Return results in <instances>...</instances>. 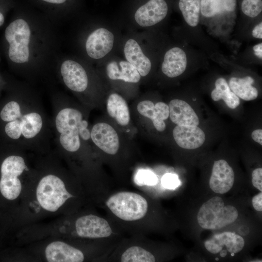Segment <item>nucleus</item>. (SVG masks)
I'll use <instances>...</instances> for the list:
<instances>
[{
	"label": "nucleus",
	"instance_id": "1",
	"mask_svg": "<svg viewBox=\"0 0 262 262\" xmlns=\"http://www.w3.org/2000/svg\"><path fill=\"white\" fill-rule=\"evenodd\" d=\"M82 184L51 150L34 155L31 181L15 215L19 227L93 206Z\"/></svg>",
	"mask_w": 262,
	"mask_h": 262
},
{
	"label": "nucleus",
	"instance_id": "2",
	"mask_svg": "<svg viewBox=\"0 0 262 262\" xmlns=\"http://www.w3.org/2000/svg\"><path fill=\"white\" fill-rule=\"evenodd\" d=\"M52 143L51 117L41 101L14 96L0 100V144L40 155L52 150Z\"/></svg>",
	"mask_w": 262,
	"mask_h": 262
},
{
	"label": "nucleus",
	"instance_id": "3",
	"mask_svg": "<svg viewBox=\"0 0 262 262\" xmlns=\"http://www.w3.org/2000/svg\"><path fill=\"white\" fill-rule=\"evenodd\" d=\"M51 105L54 152L66 162L82 184L92 182L100 174L93 155L83 147V142L91 140L87 120L82 112L70 103L55 98Z\"/></svg>",
	"mask_w": 262,
	"mask_h": 262
},
{
	"label": "nucleus",
	"instance_id": "4",
	"mask_svg": "<svg viewBox=\"0 0 262 262\" xmlns=\"http://www.w3.org/2000/svg\"><path fill=\"white\" fill-rule=\"evenodd\" d=\"M103 244L62 238H46L21 246L24 262H83L103 256Z\"/></svg>",
	"mask_w": 262,
	"mask_h": 262
},
{
	"label": "nucleus",
	"instance_id": "5",
	"mask_svg": "<svg viewBox=\"0 0 262 262\" xmlns=\"http://www.w3.org/2000/svg\"><path fill=\"white\" fill-rule=\"evenodd\" d=\"M0 195L14 204L15 216L30 182L34 157L11 145L0 144Z\"/></svg>",
	"mask_w": 262,
	"mask_h": 262
},
{
	"label": "nucleus",
	"instance_id": "6",
	"mask_svg": "<svg viewBox=\"0 0 262 262\" xmlns=\"http://www.w3.org/2000/svg\"><path fill=\"white\" fill-rule=\"evenodd\" d=\"M99 206H103L109 219L120 230L137 236L144 235L150 210L144 194L125 190L110 192Z\"/></svg>",
	"mask_w": 262,
	"mask_h": 262
},
{
	"label": "nucleus",
	"instance_id": "7",
	"mask_svg": "<svg viewBox=\"0 0 262 262\" xmlns=\"http://www.w3.org/2000/svg\"><path fill=\"white\" fill-rule=\"evenodd\" d=\"M238 216L232 205H225L219 196H214L204 203L197 213L199 226L204 229H218L234 222Z\"/></svg>",
	"mask_w": 262,
	"mask_h": 262
},
{
	"label": "nucleus",
	"instance_id": "8",
	"mask_svg": "<svg viewBox=\"0 0 262 262\" xmlns=\"http://www.w3.org/2000/svg\"><path fill=\"white\" fill-rule=\"evenodd\" d=\"M30 35L29 26L22 19L12 21L5 29V38L9 44L8 55L13 62L22 64L28 61Z\"/></svg>",
	"mask_w": 262,
	"mask_h": 262
},
{
	"label": "nucleus",
	"instance_id": "9",
	"mask_svg": "<svg viewBox=\"0 0 262 262\" xmlns=\"http://www.w3.org/2000/svg\"><path fill=\"white\" fill-rule=\"evenodd\" d=\"M91 140L105 154L114 156L117 154L120 142L118 134L110 124L99 122L95 124L90 130Z\"/></svg>",
	"mask_w": 262,
	"mask_h": 262
},
{
	"label": "nucleus",
	"instance_id": "10",
	"mask_svg": "<svg viewBox=\"0 0 262 262\" xmlns=\"http://www.w3.org/2000/svg\"><path fill=\"white\" fill-rule=\"evenodd\" d=\"M168 5L165 0H147L136 9L134 17L142 27L154 25L167 16Z\"/></svg>",
	"mask_w": 262,
	"mask_h": 262
},
{
	"label": "nucleus",
	"instance_id": "11",
	"mask_svg": "<svg viewBox=\"0 0 262 262\" xmlns=\"http://www.w3.org/2000/svg\"><path fill=\"white\" fill-rule=\"evenodd\" d=\"M60 72L66 86L72 91L81 93L88 85V78L84 68L73 60H66L62 64Z\"/></svg>",
	"mask_w": 262,
	"mask_h": 262
},
{
	"label": "nucleus",
	"instance_id": "12",
	"mask_svg": "<svg viewBox=\"0 0 262 262\" xmlns=\"http://www.w3.org/2000/svg\"><path fill=\"white\" fill-rule=\"evenodd\" d=\"M114 36L112 32L103 28L98 29L88 36L85 43L88 55L99 59L106 56L112 49Z\"/></svg>",
	"mask_w": 262,
	"mask_h": 262
},
{
	"label": "nucleus",
	"instance_id": "13",
	"mask_svg": "<svg viewBox=\"0 0 262 262\" xmlns=\"http://www.w3.org/2000/svg\"><path fill=\"white\" fill-rule=\"evenodd\" d=\"M234 173L231 167L224 160L214 162L209 180L210 188L215 193L225 194L232 188Z\"/></svg>",
	"mask_w": 262,
	"mask_h": 262
},
{
	"label": "nucleus",
	"instance_id": "14",
	"mask_svg": "<svg viewBox=\"0 0 262 262\" xmlns=\"http://www.w3.org/2000/svg\"><path fill=\"white\" fill-rule=\"evenodd\" d=\"M244 245L243 237L232 232L215 234L204 242L206 249L213 254L219 253L224 246L230 253H236L242 250Z\"/></svg>",
	"mask_w": 262,
	"mask_h": 262
},
{
	"label": "nucleus",
	"instance_id": "15",
	"mask_svg": "<svg viewBox=\"0 0 262 262\" xmlns=\"http://www.w3.org/2000/svg\"><path fill=\"white\" fill-rule=\"evenodd\" d=\"M173 135L179 147L187 149L200 147L205 140V133L197 126L177 125L173 129Z\"/></svg>",
	"mask_w": 262,
	"mask_h": 262
},
{
	"label": "nucleus",
	"instance_id": "16",
	"mask_svg": "<svg viewBox=\"0 0 262 262\" xmlns=\"http://www.w3.org/2000/svg\"><path fill=\"white\" fill-rule=\"evenodd\" d=\"M169 116L177 125L198 126V117L190 105L184 100L174 99L169 103Z\"/></svg>",
	"mask_w": 262,
	"mask_h": 262
},
{
	"label": "nucleus",
	"instance_id": "17",
	"mask_svg": "<svg viewBox=\"0 0 262 262\" xmlns=\"http://www.w3.org/2000/svg\"><path fill=\"white\" fill-rule=\"evenodd\" d=\"M187 66L185 52L179 47H174L165 53L162 65L163 73L169 78L178 77L182 74Z\"/></svg>",
	"mask_w": 262,
	"mask_h": 262
},
{
	"label": "nucleus",
	"instance_id": "18",
	"mask_svg": "<svg viewBox=\"0 0 262 262\" xmlns=\"http://www.w3.org/2000/svg\"><path fill=\"white\" fill-rule=\"evenodd\" d=\"M124 52L127 61L133 65L141 76L145 77L150 72L151 63L143 53L136 41L130 39L127 41L124 48Z\"/></svg>",
	"mask_w": 262,
	"mask_h": 262
},
{
	"label": "nucleus",
	"instance_id": "19",
	"mask_svg": "<svg viewBox=\"0 0 262 262\" xmlns=\"http://www.w3.org/2000/svg\"><path fill=\"white\" fill-rule=\"evenodd\" d=\"M106 70L108 77L112 80L137 83L141 77L136 68L126 61H111L107 64Z\"/></svg>",
	"mask_w": 262,
	"mask_h": 262
},
{
	"label": "nucleus",
	"instance_id": "20",
	"mask_svg": "<svg viewBox=\"0 0 262 262\" xmlns=\"http://www.w3.org/2000/svg\"><path fill=\"white\" fill-rule=\"evenodd\" d=\"M109 115L121 126H127L131 120L130 113L126 100L117 93L109 96L106 103Z\"/></svg>",
	"mask_w": 262,
	"mask_h": 262
},
{
	"label": "nucleus",
	"instance_id": "21",
	"mask_svg": "<svg viewBox=\"0 0 262 262\" xmlns=\"http://www.w3.org/2000/svg\"><path fill=\"white\" fill-rule=\"evenodd\" d=\"M254 82V79L250 76L243 78L232 77L229 81V86L238 97L249 101L256 98L258 95L257 88L252 86Z\"/></svg>",
	"mask_w": 262,
	"mask_h": 262
},
{
	"label": "nucleus",
	"instance_id": "22",
	"mask_svg": "<svg viewBox=\"0 0 262 262\" xmlns=\"http://www.w3.org/2000/svg\"><path fill=\"white\" fill-rule=\"evenodd\" d=\"M215 88L211 93V98L215 101L223 99L230 109L236 108L240 103L239 98L230 89L226 80L219 78L215 82Z\"/></svg>",
	"mask_w": 262,
	"mask_h": 262
},
{
	"label": "nucleus",
	"instance_id": "23",
	"mask_svg": "<svg viewBox=\"0 0 262 262\" xmlns=\"http://www.w3.org/2000/svg\"><path fill=\"white\" fill-rule=\"evenodd\" d=\"M178 5L186 23L191 27L197 26L200 14V0H179Z\"/></svg>",
	"mask_w": 262,
	"mask_h": 262
},
{
	"label": "nucleus",
	"instance_id": "24",
	"mask_svg": "<svg viewBox=\"0 0 262 262\" xmlns=\"http://www.w3.org/2000/svg\"><path fill=\"white\" fill-rule=\"evenodd\" d=\"M155 116L152 121L155 128L159 131H164L166 128L164 120L169 116V106L163 102H158L155 105Z\"/></svg>",
	"mask_w": 262,
	"mask_h": 262
},
{
	"label": "nucleus",
	"instance_id": "25",
	"mask_svg": "<svg viewBox=\"0 0 262 262\" xmlns=\"http://www.w3.org/2000/svg\"><path fill=\"white\" fill-rule=\"evenodd\" d=\"M223 0H200V13L205 17H212L223 9Z\"/></svg>",
	"mask_w": 262,
	"mask_h": 262
},
{
	"label": "nucleus",
	"instance_id": "26",
	"mask_svg": "<svg viewBox=\"0 0 262 262\" xmlns=\"http://www.w3.org/2000/svg\"><path fill=\"white\" fill-rule=\"evenodd\" d=\"M241 9L246 16L256 17L262 12V0H243Z\"/></svg>",
	"mask_w": 262,
	"mask_h": 262
},
{
	"label": "nucleus",
	"instance_id": "27",
	"mask_svg": "<svg viewBox=\"0 0 262 262\" xmlns=\"http://www.w3.org/2000/svg\"><path fill=\"white\" fill-rule=\"evenodd\" d=\"M156 176L151 171L142 169L136 174L135 182L139 187L153 186L157 182Z\"/></svg>",
	"mask_w": 262,
	"mask_h": 262
},
{
	"label": "nucleus",
	"instance_id": "28",
	"mask_svg": "<svg viewBox=\"0 0 262 262\" xmlns=\"http://www.w3.org/2000/svg\"><path fill=\"white\" fill-rule=\"evenodd\" d=\"M138 113L142 116L149 118L152 121L155 116V105L149 100L140 101L137 106Z\"/></svg>",
	"mask_w": 262,
	"mask_h": 262
},
{
	"label": "nucleus",
	"instance_id": "29",
	"mask_svg": "<svg viewBox=\"0 0 262 262\" xmlns=\"http://www.w3.org/2000/svg\"><path fill=\"white\" fill-rule=\"evenodd\" d=\"M162 185L168 189H174L180 184V182L176 175L167 173L165 174L162 178Z\"/></svg>",
	"mask_w": 262,
	"mask_h": 262
},
{
	"label": "nucleus",
	"instance_id": "30",
	"mask_svg": "<svg viewBox=\"0 0 262 262\" xmlns=\"http://www.w3.org/2000/svg\"><path fill=\"white\" fill-rule=\"evenodd\" d=\"M252 182L253 186L262 192V168H258L252 173Z\"/></svg>",
	"mask_w": 262,
	"mask_h": 262
},
{
	"label": "nucleus",
	"instance_id": "31",
	"mask_svg": "<svg viewBox=\"0 0 262 262\" xmlns=\"http://www.w3.org/2000/svg\"><path fill=\"white\" fill-rule=\"evenodd\" d=\"M252 203L254 208L258 211H262V193L261 192L255 195L252 199Z\"/></svg>",
	"mask_w": 262,
	"mask_h": 262
},
{
	"label": "nucleus",
	"instance_id": "32",
	"mask_svg": "<svg viewBox=\"0 0 262 262\" xmlns=\"http://www.w3.org/2000/svg\"><path fill=\"white\" fill-rule=\"evenodd\" d=\"M251 137L254 141L262 145V130L257 129L253 131Z\"/></svg>",
	"mask_w": 262,
	"mask_h": 262
},
{
	"label": "nucleus",
	"instance_id": "33",
	"mask_svg": "<svg viewBox=\"0 0 262 262\" xmlns=\"http://www.w3.org/2000/svg\"><path fill=\"white\" fill-rule=\"evenodd\" d=\"M252 36L256 38H262V22L257 25L253 29L252 32Z\"/></svg>",
	"mask_w": 262,
	"mask_h": 262
},
{
	"label": "nucleus",
	"instance_id": "34",
	"mask_svg": "<svg viewBox=\"0 0 262 262\" xmlns=\"http://www.w3.org/2000/svg\"><path fill=\"white\" fill-rule=\"evenodd\" d=\"M253 51L255 55L258 58H262V43H259L255 45L253 48Z\"/></svg>",
	"mask_w": 262,
	"mask_h": 262
},
{
	"label": "nucleus",
	"instance_id": "35",
	"mask_svg": "<svg viewBox=\"0 0 262 262\" xmlns=\"http://www.w3.org/2000/svg\"><path fill=\"white\" fill-rule=\"evenodd\" d=\"M44 1L53 3V4H62L64 3L66 0H42Z\"/></svg>",
	"mask_w": 262,
	"mask_h": 262
},
{
	"label": "nucleus",
	"instance_id": "36",
	"mask_svg": "<svg viewBox=\"0 0 262 262\" xmlns=\"http://www.w3.org/2000/svg\"><path fill=\"white\" fill-rule=\"evenodd\" d=\"M5 21V17L3 13L0 11V27L1 26Z\"/></svg>",
	"mask_w": 262,
	"mask_h": 262
},
{
	"label": "nucleus",
	"instance_id": "37",
	"mask_svg": "<svg viewBox=\"0 0 262 262\" xmlns=\"http://www.w3.org/2000/svg\"><path fill=\"white\" fill-rule=\"evenodd\" d=\"M219 253L220 255L222 257H225L227 254V251L226 250L222 249Z\"/></svg>",
	"mask_w": 262,
	"mask_h": 262
},
{
	"label": "nucleus",
	"instance_id": "38",
	"mask_svg": "<svg viewBox=\"0 0 262 262\" xmlns=\"http://www.w3.org/2000/svg\"><path fill=\"white\" fill-rule=\"evenodd\" d=\"M234 254H235V253H231V255L232 256H233L234 255Z\"/></svg>",
	"mask_w": 262,
	"mask_h": 262
},
{
	"label": "nucleus",
	"instance_id": "39",
	"mask_svg": "<svg viewBox=\"0 0 262 262\" xmlns=\"http://www.w3.org/2000/svg\"><path fill=\"white\" fill-rule=\"evenodd\" d=\"M218 259H218V258H216L215 259V260H217V261L218 260Z\"/></svg>",
	"mask_w": 262,
	"mask_h": 262
},
{
	"label": "nucleus",
	"instance_id": "40",
	"mask_svg": "<svg viewBox=\"0 0 262 262\" xmlns=\"http://www.w3.org/2000/svg\"><path fill=\"white\" fill-rule=\"evenodd\" d=\"M0 82H1V79H0Z\"/></svg>",
	"mask_w": 262,
	"mask_h": 262
}]
</instances>
